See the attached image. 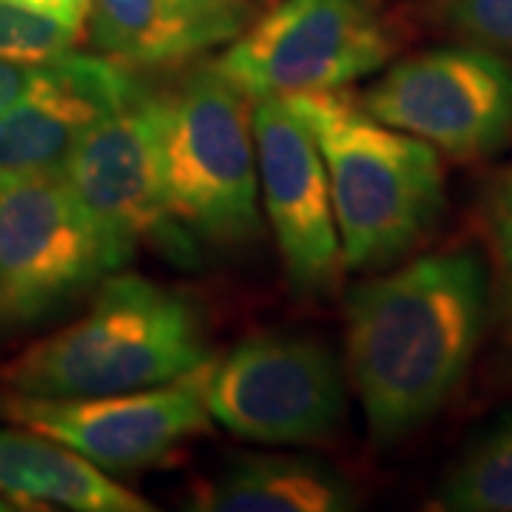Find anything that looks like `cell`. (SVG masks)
Wrapping results in <instances>:
<instances>
[{
  "label": "cell",
  "instance_id": "cell-1",
  "mask_svg": "<svg viewBox=\"0 0 512 512\" xmlns=\"http://www.w3.org/2000/svg\"><path fill=\"white\" fill-rule=\"evenodd\" d=\"M487 313L490 274L470 248L350 288L345 370L373 444H399L439 416L476 359Z\"/></svg>",
  "mask_w": 512,
  "mask_h": 512
},
{
  "label": "cell",
  "instance_id": "cell-2",
  "mask_svg": "<svg viewBox=\"0 0 512 512\" xmlns=\"http://www.w3.org/2000/svg\"><path fill=\"white\" fill-rule=\"evenodd\" d=\"M208 356L197 305L120 268L77 322L0 367V384L23 396H109L174 382Z\"/></svg>",
  "mask_w": 512,
  "mask_h": 512
},
{
  "label": "cell",
  "instance_id": "cell-3",
  "mask_svg": "<svg viewBox=\"0 0 512 512\" xmlns=\"http://www.w3.org/2000/svg\"><path fill=\"white\" fill-rule=\"evenodd\" d=\"M285 100L322 154L345 268L373 271L407 254L444 208L439 151L384 126L345 89Z\"/></svg>",
  "mask_w": 512,
  "mask_h": 512
},
{
  "label": "cell",
  "instance_id": "cell-4",
  "mask_svg": "<svg viewBox=\"0 0 512 512\" xmlns=\"http://www.w3.org/2000/svg\"><path fill=\"white\" fill-rule=\"evenodd\" d=\"M160 174L168 220L185 239L231 248L259 234L251 100L214 63L160 94Z\"/></svg>",
  "mask_w": 512,
  "mask_h": 512
},
{
  "label": "cell",
  "instance_id": "cell-5",
  "mask_svg": "<svg viewBox=\"0 0 512 512\" xmlns=\"http://www.w3.org/2000/svg\"><path fill=\"white\" fill-rule=\"evenodd\" d=\"M396 49L373 0H279L245 26L214 69L245 94L336 92L379 72Z\"/></svg>",
  "mask_w": 512,
  "mask_h": 512
},
{
  "label": "cell",
  "instance_id": "cell-6",
  "mask_svg": "<svg viewBox=\"0 0 512 512\" xmlns=\"http://www.w3.org/2000/svg\"><path fill=\"white\" fill-rule=\"evenodd\" d=\"M208 410L239 439L325 444L348 413L345 370L319 339L256 333L214 359Z\"/></svg>",
  "mask_w": 512,
  "mask_h": 512
},
{
  "label": "cell",
  "instance_id": "cell-7",
  "mask_svg": "<svg viewBox=\"0 0 512 512\" xmlns=\"http://www.w3.org/2000/svg\"><path fill=\"white\" fill-rule=\"evenodd\" d=\"M214 356L174 382L109 396H23L0 399V416L55 439L109 476L160 464L180 444L211 433L208 379Z\"/></svg>",
  "mask_w": 512,
  "mask_h": 512
},
{
  "label": "cell",
  "instance_id": "cell-8",
  "mask_svg": "<svg viewBox=\"0 0 512 512\" xmlns=\"http://www.w3.org/2000/svg\"><path fill=\"white\" fill-rule=\"evenodd\" d=\"M114 271L63 174L0 188V330L52 319Z\"/></svg>",
  "mask_w": 512,
  "mask_h": 512
},
{
  "label": "cell",
  "instance_id": "cell-9",
  "mask_svg": "<svg viewBox=\"0 0 512 512\" xmlns=\"http://www.w3.org/2000/svg\"><path fill=\"white\" fill-rule=\"evenodd\" d=\"M359 103L384 126L456 160H481L512 146V63L484 46L404 57Z\"/></svg>",
  "mask_w": 512,
  "mask_h": 512
},
{
  "label": "cell",
  "instance_id": "cell-10",
  "mask_svg": "<svg viewBox=\"0 0 512 512\" xmlns=\"http://www.w3.org/2000/svg\"><path fill=\"white\" fill-rule=\"evenodd\" d=\"M63 180L117 268L148 239L165 242L174 254L191 248L165 211L160 94H151L146 86L80 137L63 168Z\"/></svg>",
  "mask_w": 512,
  "mask_h": 512
},
{
  "label": "cell",
  "instance_id": "cell-11",
  "mask_svg": "<svg viewBox=\"0 0 512 512\" xmlns=\"http://www.w3.org/2000/svg\"><path fill=\"white\" fill-rule=\"evenodd\" d=\"M262 208L288 282L302 296L336 291L345 271L322 154L285 97L251 100Z\"/></svg>",
  "mask_w": 512,
  "mask_h": 512
},
{
  "label": "cell",
  "instance_id": "cell-12",
  "mask_svg": "<svg viewBox=\"0 0 512 512\" xmlns=\"http://www.w3.org/2000/svg\"><path fill=\"white\" fill-rule=\"evenodd\" d=\"M140 89L134 69L103 55L43 63L32 92L0 117V188L63 174L80 137Z\"/></svg>",
  "mask_w": 512,
  "mask_h": 512
},
{
  "label": "cell",
  "instance_id": "cell-13",
  "mask_svg": "<svg viewBox=\"0 0 512 512\" xmlns=\"http://www.w3.org/2000/svg\"><path fill=\"white\" fill-rule=\"evenodd\" d=\"M0 495L74 512H148L154 504L74 453L26 427L0 430Z\"/></svg>",
  "mask_w": 512,
  "mask_h": 512
},
{
  "label": "cell",
  "instance_id": "cell-14",
  "mask_svg": "<svg viewBox=\"0 0 512 512\" xmlns=\"http://www.w3.org/2000/svg\"><path fill=\"white\" fill-rule=\"evenodd\" d=\"M202 512H348L356 490L339 470L308 456H242L202 481L191 498Z\"/></svg>",
  "mask_w": 512,
  "mask_h": 512
},
{
  "label": "cell",
  "instance_id": "cell-15",
  "mask_svg": "<svg viewBox=\"0 0 512 512\" xmlns=\"http://www.w3.org/2000/svg\"><path fill=\"white\" fill-rule=\"evenodd\" d=\"M89 40L100 55L134 72L180 66L214 46L174 0H92Z\"/></svg>",
  "mask_w": 512,
  "mask_h": 512
},
{
  "label": "cell",
  "instance_id": "cell-16",
  "mask_svg": "<svg viewBox=\"0 0 512 512\" xmlns=\"http://www.w3.org/2000/svg\"><path fill=\"white\" fill-rule=\"evenodd\" d=\"M441 510L512 512V410L470 441L436 495Z\"/></svg>",
  "mask_w": 512,
  "mask_h": 512
},
{
  "label": "cell",
  "instance_id": "cell-17",
  "mask_svg": "<svg viewBox=\"0 0 512 512\" xmlns=\"http://www.w3.org/2000/svg\"><path fill=\"white\" fill-rule=\"evenodd\" d=\"M444 23L476 46L512 55V0H444Z\"/></svg>",
  "mask_w": 512,
  "mask_h": 512
},
{
  "label": "cell",
  "instance_id": "cell-18",
  "mask_svg": "<svg viewBox=\"0 0 512 512\" xmlns=\"http://www.w3.org/2000/svg\"><path fill=\"white\" fill-rule=\"evenodd\" d=\"M185 15L197 20L214 46L231 43L248 26L251 3L248 0H174Z\"/></svg>",
  "mask_w": 512,
  "mask_h": 512
},
{
  "label": "cell",
  "instance_id": "cell-19",
  "mask_svg": "<svg viewBox=\"0 0 512 512\" xmlns=\"http://www.w3.org/2000/svg\"><path fill=\"white\" fill-rule=\"evenodd\" d=\"M6 3H15L20 9L57 20L60 26L72 29L77 35H83L89 23V12H92V0H6Z\"/></svg>",
  "mask_w": 512,
  "mask_h": 512
},
{
  "label": "cell",
  "instance_id": "cell-20",
  "mask_svg": "<svg viewBox=\"0 0 512 512\" xmlns=\"http://www.w3.org/2000/svg\"><path fill=\"white\" fill-rule=\"evenodd\" d=\"M40 69H43V63L29 66V63H15V60L0 57V117L32 92V86L40 77Z\"/></svg>",
  "mask_w": 512,
  "mask_h": 512
},
{
  "label": "cell",
  "instance_id": "cell-21",
  "mask_svg": "<svg viewBox=\"0 0 512 512\" xmlns=\"http://www.w3.org/2000/svg\"><path fill=\"white\" fill-rule=\"evenodd\" d=\"M495 239H498V254L512 279V174L498 194L495 202Z\"/></svg>",
  "mask_w": 512,
  "mask_h": 512
}]
</instances>
